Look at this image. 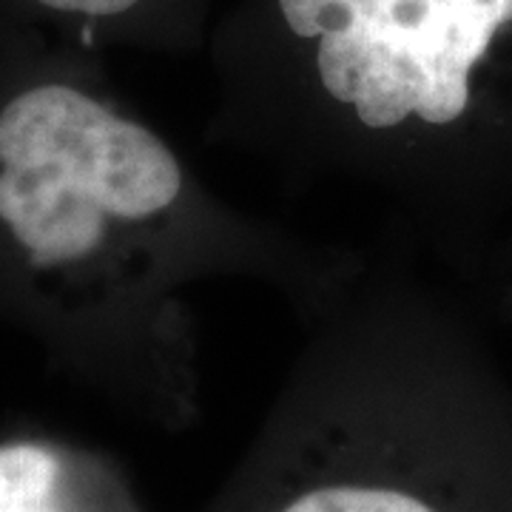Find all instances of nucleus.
Returning a JSON list of instances; mask_svg holds the SVG:
<instances>
[{"instance_id":"nucleus-1","label":"nucleus","mask_w":512,"mask_h":512,"mask_svg":"<svg viewBox=\"0 0 512 512\" xmlns=\"http://www.w3.org/2000/svg\"><path fill=\"white\" fill-rule=\"evenodd\" d=\"M365 259L225 200L89 63L0 77V319L117 402L194 410V288L248 279L305 325Z\"/></svg>"},{"instance_id":"nucleus-2","label":"nucleus","mask_w":512,"mask_h":512,"mask_svg":"<svg viewBox=\"0 0 512 512\" xmlns=\"http://www.w3.org/2000/svg\"><path fill=\"white\" fill-rule=\"evenodd\" d=\"M202 143L356 194L382 245L458 274L512 214V0H234L202 49Z\"/></svg>"},{"instance_id":"nucleus-3","label":"nucleus","mask_w":512,"mask_h":512,"mask_svg":"<svg viewBox=\"0 0 512 512\" xmlns=\"http://www.w3.org/2000/svg\"><path fill=\"white\" fill-rule=\"evenodd\" d=\"M40 12L69 20L83 49L126 43L151 55H200L208 43L211 0H26Z\"/></svg>"},{"instance_id":"nucleus-4","label":"nucleus","mask_w":512,"mask_h":512,"mask_svg":"<svg viewBox=\"0 0 512 512\" xmlns=\"http://www.w3.org/2000/svg\"><path fill=\"white\" fill-rule=\"evenodd\" d=\"M92 464L46 439L0 441V512H92Z\"/></svg>"},{"instance_id":"nucleus-5","label":"nucleus","mask_w":512,"mask_h":512,"mask_svg":"<svg viewBox=\"0 0 512 512\" xmlns=\"http://www.w3.org/2000/svg\"><path fill=\"white\" fill-rule=\"evenodd\" d=\"M504 305L512 311V279H510V285H507V293H504Z\"/></svg>"}]
</instances>
